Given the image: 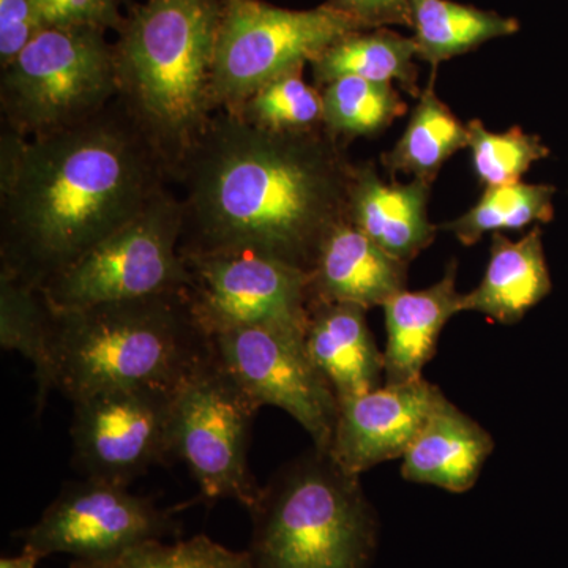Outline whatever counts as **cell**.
<instances>
[{
  "label": "cell",
  "mask_w": 568,
  "mask_h": 568,
  "mask_svg": "<svg viewBox=\"0 0 568 568\" xmlns=\"http://www.w3.org/2000/svg\"><path fill=\"white\" fill-rule=\"evenodd\" d=\"M170 170L121 97L62 132L0 134V274L43 290L140 215Z\"/></svg>",
  "instance_id": "obj_1"
},
{
  "label": "cell",
  "mask_w": 568,
  "mask_h": 568,
  "mask_svg": "<svg viewBox=\"0 0 568 568\" xmlns=\"http://www.w3.org/2000/svg\"><path fill=\"white\" fill-rule=\"evenodd\" d=\"M349 175L316 132L215 112L173 179L185 192L182 256L256 254L310 274L325 234L347 219Z\"/></svg>",
  "instance_id": "obj_2"
},
{
  "label": "cell",
  "mask_w": 568,
  "mask_h": 568,
  "mask_svg": "<svg viewBox=\"0 0 568 568\" xmlns=\"http://www.w3.org/2000/svg\"><path fill=\"white\" fill-rule=\"evenodd\" d=\"M223 0H145L129 9L118 40L119 97L171 179L216 108L212 78Z\"/></svg>",
  "instance_id": "obj_3"
},
{
  "label": "cell",
  "mask_w": 568,
  "mask_h": 568,
  "mask_svg": "<svg viewBox=\"0 0 568 568\" xmlns=\"http://www.w3.org/2000/svg\"><path fill=\"white\" fill-rule=\"evenodd\" d=\"M212 354L189 293L52 308V381L71 403L114 387L175 390Z\"/></svg>",
  "instance_id": "obj_4"
},
{
  "label": "cell",
  "mask_w": 568,
  "mask_h": 568,
  "mask_svg": "<svg viewBox=\"0 0 568 568\" xmlns=\"http://www.w3.org/2000/svg\"><path fill=\"white\" fill-rule=\"evenodd\" d=\"M253 568H365L376 523L358 477L313 448L261 487L250 508Z\"/></svg>",
  "instance_id": "obj_5"
},
{
  "label": "cell",
  "mask_w": 568,
  "mask_h": 568,
  "mask_svg": "<svg viewBox=\"0 0 568 568\" xmlns=\"http://www.w3.org/2000/svg\"><path fill=\"white\" fill-rule=\"evenodd\" d=\"M114 43L92 26L40 29L2 67V126L24 138L62 132L119 99Z\"/></svg>",
  "instance_id": "obj_6"
},
{
  "label": "cell",
  "mask_w": 568,
  "mask_h": 568,
  "mask_svg": "<svg viewBox=\"0 0 568 568\" xmlns=\"http://www.w3.org/2000/svg\"><path fill=\"white\" fill-rule=\"evenodd\" d=\"M358 31L368 29L328 3L287 10L263 0H223L212 78L216 111L237 110L267 82L304 69Z\"/></svg>",
  "instance_id": "obj_7"
},
{
  "label": "cell",
  "mask_w": 568,
  "mask_h": 568,
  "mask_svg": "<svg viewBox=\"0 0 568 568\" xmlns=\"http://www.w3.org/2000/svg\"><path fill=\"white\" fill-rule=\"evenodd\" d=\"M181 197L168 186L140 215L123 224L41 291L54 310L189 293L192 275L181 253Z\"/></svg>",
  "instance_id": "obj_8"
},
{
  "label": "cell",
  "mask_w": 568,
  "mask_h": 568,
  "mask_svg": "<svg viewBox=\"0 0 568 568\" xmlns=\"http://www.w3.org/2000/svg\"><path fill=\"white\" fill-rule=\"evenodd\" d=\"M257 410L215 349L175 390L171 452L189 465L207 503L234 499L248 510L256 503L261 487L250 470L248 448Z\"/></svg>",
  "instance_id": "obj_9"
},
{
  "label": "cell",
  "mask_w": 568,
  "mask_h": 568,
  "mask_svg": "<svg viewBox=\"0 0 568 568\" xmlns=\"http://www.w3.org/2000/svg\"><path fill=\"white\" fill-rule=\"evenodd\" d=\"M175 390L114 387L71 403L73 459L82 476L130 487L152 466L173 457Z\"/></svg>",
  "instance_id": "obj_10"
},
{
  "label": "cell",
  "mask_w": 568,
  "mask_h": 568,
  "mask_svg": "<svg viewBox=\"0 0 568 568\" xmlns=\"http://www.w3.org/2000/svg\"><path fill=\"white\" fill-rule=\"evenodd\" d=\"M183 257L192 275L190 302L209 335L254 325L305 335L308 272L256 254Z\"/></svg>",
  "instance_id": "obj_11"
},
{
  "label": "cell",
  "mask_w": 568,
  "mask_h": 568,
  "mask_svg": "<svg viewBox=\"0 0 568 568\" xmlns=\"http://www.w3.org/2000/svg\"><path fill=\"white\" fill-rule=\"evenodd\" d=\"M220 364L257 407L275 406L298 422L315 447L328 452L338 398L305 349V335L283 328H234L212 336Z\"/></svg>",
  "instance_id": "obj_12"
},
{
  "label": "cell",
  "mask_w": 568,
  "mask_h": 568,
  "mask_svg": "<svg viewBox=\"0 0 568 568\" xmlns=\"http://www.w3.org/2000/svg\"><path fill=\"white\" fill-rule=\"evenodd\" d=\"M178 526L170 511L125 485L85 480L67 484L32 528L22 530L24 548L40 559L67 552L100 559L148 540H162Z\"/></svg>",
  "instance_id": "obj_13"
},
{
  "label": "cell",
  "mask_w": 568,
  "mask_h": 568,
  "mask_svg": "<svg viewBox=\"0 0 568 568\" xmlns=\"http://www.w3.org/2000/svg\"><path fill=\"white\" fill-rule=\"evenodd\" d=\"M446 399L424 377L342 399L328 454L357 477L381 463L403 458Z\"/></svg>",
  "instance_id": "obj_14"
},
{
  "label": "cell",
  "mask_w": 568,
  "mask_h": 568,
  "mask_svg": "<svg viewBox=\"0 0 568 568\" xmlns=\"http://www.w3.org/2000/svg\"><path fill=\"white\" fill-rule=\"evenodd\" d=\"M406 263L379 248L345 219L321 242L310 272V301L383 306L405 290Z\"/></svg>",
  "instance_id": "obj_15"
},
{
  "label": "cell",
  "mask_w": 568,
  "mask_h": 568,
  "mask_svg": "<svg viewBox=\"0 0 568 568\" xmlns=\"http://www.w3.org/2000/svg\"><path fill=\"white\" fill-rule=\"evenodd\" d=\"M365 308L310 301L305 349L338 402L381 386L384 353L377 349Z\"/></svg>",
  "instance_id": "obj_16"
},
{
  "label": "cell",
  "mask_w": 568,
  "mask_h": 568,
  "mask_svg": "<svg viewBox=\"0 0 568 568\" xmlns=\"http://www.w3.org/2000/svg\"><path fill=\"white\" fill-rule=\"evenodd\" d=\"M428 182L386 183L375 171H351L347 220L379 248L409 263L432 244L435 226L426 216Z\"/></svg>",
  "instance_id": "obj_17"
},
{
  "label": "cell",
  "mask_w": 568,
  "mask_h": 568,
  "mask_svg": "<svg viewBox=\"0 0 568 568\" xmlns=\"http://www.w3.org/2000/svg\"><path fill=\"white\" fill-rule=\"evenodd\" d=\"M493 448L487 429L446 399L407 448L402 476L416 484L465 493L477 484Z\"/></svg>",
  "instance_id": "obj_18"
},
{
  "label": "cell",
  "mask_w": 568,
  "mask_h": 568,
  "mask_svg": "<svg viewBox=\"0 0 568 568\" xmlns=\"http://www.w3.org/2000/svg\"><path fill=\"white\" fill-rule=\"evenodd\" d=\"M463 294L455 286V265L428 290H403L384 304L387 346L384 353L386 384L420 379L424 366L436 353L437 339L448 321L462 312Z\"/></svg>",
  "instance_id": "obj_19"
},
{
  "label": "cell",
  "mask_w": 568,
  "mask_h": 568,
  "mask_svg": "<svg viewBox=\"0 0 568 568\" xmlns=\"http://www.w3.org/2000/svg\"><path fill=\"white\" fill-rule=\"evenodd\" d=\"M549 290L551 280L540 230L536 227L518 242L495 234L484 278L473 293L463 295L462 312H477L496 323L514 324Z\"/></svg>",
  "instance_id": "obj_20"
},
{
  "label": "cell",
  "mask_w": 568,
  "mask_h": 568,
  "mask_svg": "<svg viewBox=\"0 0 568 568\" xmlns=\"http://www.w3.org/2000/svg\"><path fill=\"white\" fill-rule=\"evenodd\" d=\"M416 41L390 31H358L343 37L312 62L317 85L325 88L343 77L375 82H402L416 92Z\"/></svg>",
  "instance_id": "obj_21"
},
{
  "label": "cell",
  "mask_w": 568,
  "mask_h": 568,
  "mask_svg": "<svg viewBox=\"0 0 568 568\" xmlns=\"http://www.w3.org/2000/svg\"><path fill=\"white\" fill-rule=\"evenodd\" d=\"M52 306L43 291L0 274V346L17 351L33 366L37 416L54 390L52 381Z\"/></svg>",
  "instance_id": "obj_22"
},
{
  "label": "cell",
  "mask_w": 568,
  "mask_h": 568,
  "mask_svg": "<svg viewBox=\"0 0 568 568\" xmlns=\"http://www.w3.org/2000/svg\"><path fill=\"white\" fill-rule=\"evenodd\" d=\"M410 26L418 58L433 65L518 31L517 20L450 0H410Z\"/></svg>",
  "instance_id": "obj_23"
},
{
  "label": "cell",
  "mask_w": 568,
  "mask_h": 568,
  "mask_svg": "<svg viewBox=\"0 0 568 568\" xmlns=\"http://www.w3.org/2000/svg\"><path fill=\"white\" fill-rule=\"evenodd\" d=\"M467 145L469 130L437 99L429 84L402 140L384 156V164L392 171L413 174L429 183L440 166Z\"/></svg>",
  "instance_id": "obj_24"
},
{
  "label": "cell",
  "mask_w": 568,
  "mask_h": 568,
  "mask_svg": "<svg viewBox=\"0 0 568 568\" xmlns=\"http://www.w3.org/2000/svg\"><path fill=\"white\" fill-rule=\"evenodd\" d=\"M551 186L507 183L488 186L480 201L446 230L463 245H474L491 231H517L552 219Z\"/></svg>",
  "instance_id": "obj_25"
},
{
  "label": "cell",
  "mask_w": 568,
  "mask_h": 568,
  "mask_svg": "<svg viewBox=\"0 0 568 568\" xmlns=\"http://www.w3.org/2000/svg\"><path fill=\"white\" fill-rule=\"evenodd\" d=\"M323 95L325 129L347 136H369L403 114L405 103L386 82L343 77L325 85Z\"/></svg>",
  "instance_id": "obj_26"
},
{
  "label": "cell",
  "mask_w": 568,
  "mask_h": 568,
  "mask_svg": "<svg viewBox=\"0 0 568 568\" xmlns=\"http://www.w3.org/2000/svg\"><path fill=\"white\" fill-rule=\"evenodd\" d=\"M302 70L267 82L237 110L227 112L268 132H315L324 123L323 95L302 80Z\"/></svg>",
  "instance_id": "obj_27"
},
{
  "label": "cell",
  "mask_w": 568,
  "mask_h": 568,
  "mask_svg": "<svg viewBox=\"0 0 568 568\" xmlns=\"http://www.w3.org/2000/svg\"><path fill=\"white\" fill-rule=\"evenodd\" d=\"M70 568H253L248 552L231 551L205 536L163 544L148 540L100 559H74Z\"/></svg>",
  "instance_id": "obj_28"
},
{
  "label": "cell",
  "mask_w": 568,
  "mask_h": 568,
  "mask_svg": "<svg viewBox=\"0 0 568 568\" xmlns=\"http://www.w3.org/2000/svg\"><path fill=\"white\" fill-rule=\"evenodd\" d=\"M470 155L478 179L487 186L517 183L519 178L545 159L548 149L537 136L510 129L506 133H493L480 121L467 123Z\"/></svg>",
  "instance_id": "obj_29"
},
{
  "label": "cell",
  "mask_w": 568,
  "mask_h": 568,
  "mask_svg": "<svg viewBox=\"0 0 568 568\" xmlns=\"http://www.w3.org/2000/svg\"><path fill=\"white\" fill-rule=\"evenodd\" d=\"M40 28L92 26L118 32L125 20L119 0H32Z\"/></svg>",
  "instance_id": "obj_30"
},
{
  "label": "cell",
  "mask_w": 568,
  "mask_h": 568,
  "mask_svg": "<svg viewBox=\"0 0 568 568\" xmlns=\"http://www.w3.org/2000/svg\"><path fill=\"white\" fill-rule=\"evenodd\" d=\"M40 29L32 0H0V65L13 61Z\"/></svg>",
  "instance_id": "obj_31"
},
{
  "label": "cell",
  "mask_w": 568,
  "mask_h": 568,
  "mask_svg": "<svg viewBox=\"0 0 568 568\" xmlns=\"http://www.w3.org/2000/svg\"><path fill=\"white\" fill-rule=\"evenodd\" d=\"M327 3L349 14L366 29L386 24L410 26V0H328Z\"/></svg>",
  "instance_id": "obj_32"
},
{
  "label": "cell",
  "mask_w": 568,
  "mask_h": 568,
  "mask_svg": "<svg viewBox=\"0 0 568 568\" xmlns=\"http://www.w3.org/2000/svg\"><path fill=\"white\" fill-rule=\"evenodd\" d=\"M39 560V555L31 549L22 548L21 555L0 559V568H36Z\"/></svg>",
  "instance_id": "obj_33"
},
{
  "label": "cell",
  "mask_w": 568,
  "mask_h": 568,
  "mask_svg": "<svg viewBox=\"0 0 568 568\" xmlns=\"http://www.w3.org/2000/svg\"><path fill=\"white\" fill-rule=\"evenodd\" d=\"M129 0H119V3H126Z\"/></svg>",
  "instance_id": "obj_34"
}]
</instances>
